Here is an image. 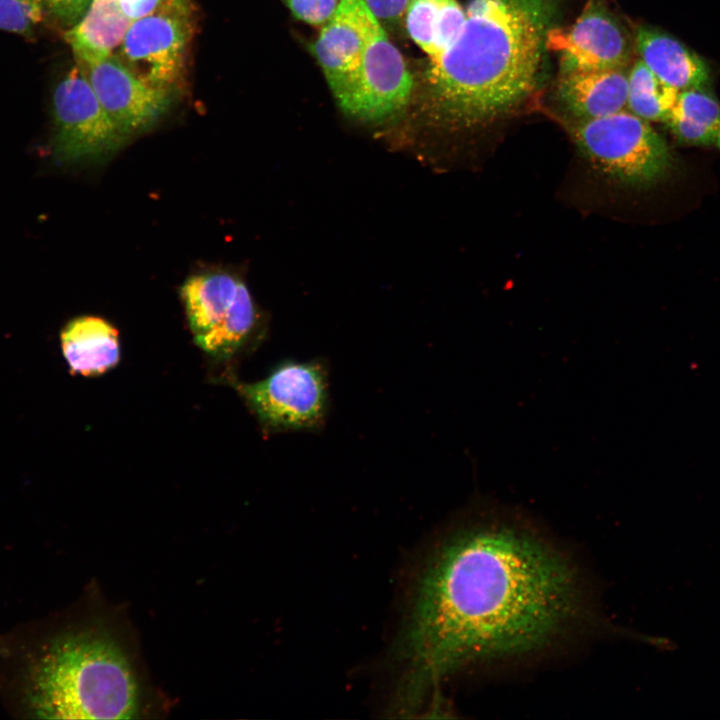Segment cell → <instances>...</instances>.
<instances>
[{
  "instance_id": "obj_21",
  "label": "cell",
  "mask_w": 720,
  "mask_h": 720,
  "mask_svg": "<svg viewBox=\"0 0 720 720\" xmlns=\"http://www.w3.org/2000/svg\"><path fill=\"white\" fill-rule=\"evenodd\" d=\"M298 20L312 26L326 24L338 8L340 0H283Z\"/></svg>"
},
{
  "instance_id": "obj_4",
  "label": "cell",
  "mask_w": 720,
  "mask_h": 720,
  "mask_svg": "<svg viewBox=\"0 0 720 720\" xmlns=\"http://www.w3.org/2000/svg\"><path fill=\"white\" fill-rule=\"evenodd\" d=\"M568 127L583 157L599 172L625 186L648 188L666 178L673 154L650 122L627 109Z\"/></svg>"
},
{
  "instance_id": "obj_24",
  "label": "cell",
  "mask_w": 720,
  "mask_h": 720,
  "mask_svg": "<svg viewBox=\"0 0 720 720\" xmlns=\"http://www.w3.org/2000/svg\"><path fill=\"white\" fill-rule=\"evenodd\" d=\"M164 0H121L126 15L133 21L158 7Z\"/></svg>"
},
{
  "instance_id": "obj_8",
  "label": "cell",
  "mask_w": 720,
  "mask_h": 720,
  "mask_svg": "<svg viewBox=\"0 0 720 720\" xmlns=\"http://www.w3.org/2000/svg\"><path fill=\"white\" fill-rule=\"evenodd\" d=\"M53 153L61 164L106 160L128 140L108 116L76 63L52 95Z\"/></svg>"
},
{
  "instance_id": "obj_12",
  "label": "cell",
  "mask_w": 720,
  "mask_h": 720,
  "mask_svg": "<svg viewBox=\"0 0 720 720\" xmlns=\"http://www.w3.org/2000/svg\"><path fill=\"white\" fill-rule=\"evenodd\" d=\"M365 6L361 0H340L322 26L312 52L340 106L354 87L365 47Z\"/></svg>"
},
{
  "instance_id": "obj_6",
  "label": "cell",
  "mask_w": 720,
  "mask_h": 720,
  "mask_svg": "<svg viewBox=\"0 0 720 720\" xmlns=\"http://www.w3.org/2000/svg\"><path fill=\"white\" fill-rule=\"evenodd\" d=\"M194 30L191 0H164L132 21L113 55L146 84L177 95Z\"/></svg>"
},
{
  "instance_id": "obj_13",
  "label": "cell",
  "mask_w": 720,
  "mask_h": 720,
  "mask_svg": "<svg viewBox=\"0 0 720 720\" xmlns=\"http://www.w3.org/2000/svg\"><path fill=\"white\" fill-rule=\"evenodd\" d=\"M635 47L640 60L664 83L684 91L707 88L710 69L693 50L675 37L646 26L638 27Z\"/></svg>"
},
{
  "instance_id": "obj_19",
  "label": "cell",
  "mask_w": 720,
  "mask_h": 720,
  "mask_svg": "<svg viewBox=\"0 0 720 720\" xmlns=\"http://www.w3.org/2000/svg\"><path fill=\"white\" fill-rule=\"evenodd\" d=\"M680 91L660 80L640 59L628 72L627 110L648 122H665Z\"/></svg>"
},
{
  "instance_id": "obj_17",
  "label": "cell",
  "mask_w": 720,
  "mask_h": 720,
  "mask_svg": "<svg viewBox=\"0 0 720 720\" xmlns=\"http://www.w3.org/2000/svg\"><path fill=\"white\" fill-rule=\"evenodd\" d=\"M404 17L410 38L433 58L457 40L465 24L466 11L457 0H410Z\"/></svg>"
},
{
  "instance_id": "obj_15",
  "label": "cell",
  "mask_w": 720,
  "mask_h": 720,
  "mask_svg": "<svg viewBox=\"0 0 720 720\" xmlns=\"http://www.w3.org/2000/svg\"><path fill=\"white\" fill-rule=\"evenodd\" d=\"M60 343L63 356L73 374L98 376L120 361L118 330L96 316H80L62 329Z\"/></svg>"
},
{
  "instance_id": "obj_10",
  "label": "cell",
  "mask_w": 720,
  "mask_h": 720,
  "mask_svg": "<svg viewBox=\"0 0 720 720\" xmlns=\"http://www.w3.org/2000/svg\"><path fill=\"white\" fill-rule=\"evenodd\" d=\"M546 48L559 56L560 72L626 68L631 43L604 0H588L578 19L547 32Z\"/></svg>"
},
{
  "instance_id": "obj_11",
  "label": "cell",
  "mask_w": 720,
  "mask_h": 720,
  "mask_svg": "<svg viewBox=\"0 0 720 720\" xmlns=\"http://www.w3.org/2000/svg\"><path fill=\"white\" fill-rule=\"evenodd\" d=\"M81 66L102 107L128 138L151 129L177 96L146 84L113 54Z\"/></svg>"
},
{
  "instance_id": "obj_22",
  "label": "cell",
  "mask_w": 720,
  "mask_h": 720,
  "mask_svg": "<svg viewBox=\"0 0 720 720\" xmlns=\"http://www.w3.org/2000/svg\"><path fill=\"white\" fill-rule=\"evenodd\" d=\"M92 0H45L48 13L60 26L73 27L84 15Z\"/></svg>"
},
{
  "instance_id": "obj_7",
  "label": "cell",
  "mask_w": 720,
  "mask_h": 720,
  "mask_svg": "<svg viewBox=\"0 0 720 720\" xmlns=\"http://www.w3.org/2000/svg\"><path fill=\"white\" fill-rule=\"evenodd\" d=\"M236 384L265 432H314L325 425L329 376L319 359L286 360L260 381Z\"/></svg>"
},
{
  "instance_id": "obj_1",
  "label": "cell",
  "mask_w": 720,
  "mask_h": 720,
  "mask_svg": "<svg viewBox=\"0 0 720 720\" xmlns=\"http://www.w3.org/2000/svg\"><path fill=\"white\" fill-rule=\"evenodd\" d=\"M583 608L574 563L538 528L513 511H474L416 576L396 655L397 710H416L459 669L542 650Z\"/></svg>"
},
{
  "instance_id": "obj_18",
  "label": "cell",
  "mask_w": 720,
  "mask_h": 720,
  "mask_svg": "<svg viewBox=\"0 0 720 720\" xmlns=\"http://www.w3.org/2000/svg\"><path fill=\"white\" fill-rule=\"evenodd\" d=\"M664 123L681 144L720 150V103L707 88L680 91Z\"/></svg>"
},
{
  "instance_id": "obj_20",
  "label": "cell",
  "mask_w": 720,
  "mask_h": 720,
  "mask_svg": "<svg viewBox=\"0 0 720 720\" xmlns=\"http://www.w3.org/2000/svg\"><path fill=\"white\" fill-rule=\"evenodd\" d=\"M45 13V0H0V29L31 37Z\"/></svg>"
},
{
  "instance_id": "obj_2",
  "label": "cell",
  "mask_w": 720,
  "mask_h": 720,
  "mask_svg": "<svg viewBox=\"0 0 720 720\" xmlns=\"http://www.w3.org/2000/svg\"><path fill=\"white\" fill-rule=\"evenodd\" d=\"M0 694L34 719L135 718L143 696L128 642L104 619L72 612L0 636Z\"/></svg>"
},
{
  "instance_id": "obj_5",
  "label": "cell",
  "mask_w": 720,
  "mask_h": 720,
  "mask_svg": "<svg viewBox=\"0 0 720 720\" xmlns=\"http://www.w3.org/2000/svg\"><path fill=\"white\" fill-rule=\"evenodd\" d=\"M180 295L193 339L207 354L230 357L258 338L260 314L237 275L218 270L193 274Z\"/></svg>"
},
{
  "instance_id": "obj_14",
  "label": "cell",
  "mask_w": 720,
  "mask_h": 720,
  "mask_svg": "<svg viewBox=\"0 0 720 720\" xmlns=\"http://www.w3.org/2000/svg\"><path fill=\"white\" fill-rule=\"evenodd\" d=\"M558 95L575 119H594L627 108L626 68L560 73Z\"/></svg>"
},
{
  "instance_id": "obj_3",
  "label": "cell",
  "mask_w": 720,
  "mask_h": 720,
  "mask_svg": "<svg viewBox=\"0 0 720 720\" xmlns=\"http://www.w3.org/2000/svg\"><path fill=\"white\" fill-rule=\"evenodd\" d=\"M557 0H471L453 45L430 58L427 110L440 125L470 129L518 108L536 89Z\"/></svg>"
},
{
  "instance_id": "obj_9",
  "label": "cell",
  "mask_w": 720,
  "mask_h": 720,
  "mask_svg": "<svg viewBox=\"0 0 720 720\" xmlns=\"http://www.w3.org/2000/svg\"><path fill=\"white\" fill-rule=\"evenodd\" d=\"M365 27L358 77L340 108L354 119L376 123L390 119L407 106L413 78L402 54L366 6Z\"/></svg>"
},
{
  "instance_id": "obj_23",
  "label": "cell",
  "mask_w": 720,
  "mask_h": 720,
  "mask_svg": "<svg viewBox=\"0 0 720 720\" xmlns=\"http://www.w3.org/2000/svg\"><path fill=\"white\" fill-rule=\"evenodd\" d=\"M370 13L383 25L398 21L405 15L410 0H361Z\"/></svg>"
},
{
  "instance_id": "obj_16",
  "label": "cell",
  "mask_w": 720,
  "mask_h": 720,
  "mask_svg": "<svg viewBox=\"0 0 720 720\" xmlns=\"http://www.w3.org/2000/svg\"><path fill=\"white\" fill-rule=\"evenodd\" d=\"M131 23L121 0H92L82 18L66 30L64 37L76 62L91 65L113 54Z\"/></svg>"
}]
</instances>
